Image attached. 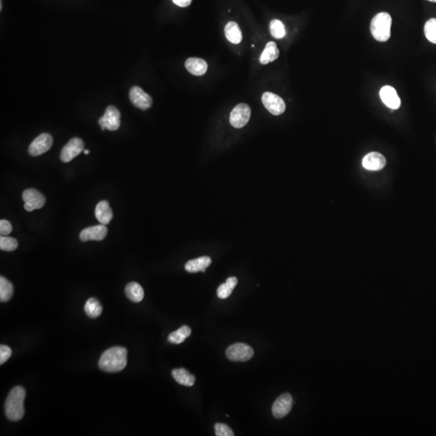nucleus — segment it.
<instances>
[{
  "mask_svg": "<svg viewBox=\"0 0 436 436\" xmlns=\"http://www.w3.org/2000/svg\"><path fill=\"white\" fill-rule=\"evenodd\" d=\"M225 34L228 40L233 44H239L243 39V34L241 29L238 27L237 23L233 21L228 23L225 26Z\"/></svg>",
  "mask_w": 436,
  "mask_h": 436,
  "instance_id": "nucleus-22",
  "label": "nucleus"
},
{
  "mask_svg": "<svg viewBox=\"0 0 436 436\" xmlns=\"http://www.w3.org/2000/svg\"><path fill=\"white\" fill-rule=\"evenodd\" d=\"M185 67L187 72L196 76L203 75L207 72L208 65L204 59L198 58H188L185 62Z\"/></svg>",
  "mask_w": 436,
  "mask_h": 436,
  "instance_id": "nucleus-18",
  "label": "nucleus"
},
{
  "mask_svg": "<svg viewBox=\"0 0 436 436\" xmlns=\"http://www.w3.org/2000/svg\"><path fill=\"white\" fill-rule=\"evenodd\" d=\"M280 55V51H279L277 45L276 43L273 41H270L267 43V45L265 47L264 50L260 56L261 64L266 65L269 63H272L273 61L276 60Z\"/></svg>",
  "mask_w": 436,
  "mask_h": 436,
  "instance_id": "nucleus-21",
  "label": "nucleus"
},
{
  "mask_svg": "<svg viewBox=\"0 0 436 436\" xmlns=\"http://www.w3.org/2000/svg\"><path fill=\"white\" fill-rule=\"evenodd\" d=\"M251 117V109L246 104H240L233 109L229 116V122L233 127L240 129L247 125Z\"/></svg>",
  "mask_w": 436,
  "mask_h": 436,
  "instance_id": "nucleus-6",
  "label": "nucleus"
},
{
  "mask_svg": "<svg viewBox=\"0 0 436 436\" xmlns=\"http://www.w3.org/2000/svg\"><path fill=\"white\" fill-rule=\"evenodd\" d=\"M12 230L11 223L7 220H0V234L1 236H7Z\"/></svg>",
  "mask_w": 436,
  "mask_h": 436,
  "instance_id": "nucleus-32",
  "label": "nucleus"
},
{
  "mask_svg": "<svg viewBox=\"0 0 436 436\" xmlns=\"http://www.w3.org/2000/svg\"><path fill=\"white\" fill-rule=\"evenodd\" d=\"M212 259L209 256H202L198 258L191 259L185 264V270L189 273L198 272H205L207 267L211 265Z\"/></svg>",
  "mask_w": 436,
  "mask_h": 436,
  "instance_id": "nucleus-17",
  "label": "nucleus"
},
{
  "mask_svg": "<svg viewBox=\"0 0 436 436\" xmlns=\"http://www.w3.org/2000/svg\"><path fill=\"white\" fill-rule=\"evenodd\" d=\"M232 291H233V290L230 288V286L227 285L226 283H225V284H221L218 287V290H217V294H218V296L219 298L225 299L231 295Z\"/></svg>",
  "mask_w": 436,
  "mask_h": 436,
  "instance_id": "nucleus-30",
  "label": "nucleus"
},
{
  "mask_svg": "<svg viewBox=\"0 0 436 436\" xmlns=\"http://www.w3.org/2000/svg\"><path fill=\"white\" fill-rule=\"evenodd\" d=\"M13 285L8 280L1 276L0 277V300L1 302H7L11 300L13 296Z\"/></svg>",
  "mask_w": 436,
  "mask_h": 436,
  "instance_id": "nucleus-25",
  "label": "nucleus"
},
{
  "mask_svg": "<svg viewBox=\"0 0 436 436\" xmlns=\"http://www.w3.org/2000/svg\"><path fill=\"white\" fill-rule=\"evenodd\" d=\"M99 124L102 130L116 131L120 128V113L118 109L114 106H109L105 110V115L100 117Z\"/></svg>",
  "mask_w": 436,
  "mask_h": 436,
  "instance_id": "nucleus-5",
  "label": "nucleus"
},
{
  "mask_svg": "<svg viewBox=\"0 0 436 436\" xmlns=\"http://www.w3.org/2000/svg\"><path fill=\"white\" fill-rule=\"evenodd\" d=\"M225 355L229 361L246 362L254 356V350L246 343H237L228 347Z\"/></svg>",
  "mask_w": 436,
  "mask_h": 436,
  "instance_id": "nucleus-4",
  "label": "nucleus"
},
{
  "mask_svg": "<svg viewBox=\"0 0 436 436\" xmlns=\"http://www.w3.org/2000/svg\"><path fill=\"white\" fill-rule=\"evenodd\" d=\"M84 148V143L80 138H72L69 143L63 147L61 152L60 158L63 163H69L73 158L79 155Z\"/></svg>",
  "mask_w": 436,
  "mask_h": 436,
  "instance_id": "nucleus-9",
  "label": "nucleus"
},
{
  "mask_svg": "<svg viewBox=\"0 0 436 436\" xmlns=\"http://www.w3.org/2000/svg\"><path fill=\"white\" fill-rule=\"evenodd\" d=\"M129 99L135 107L142 110H147L153 105L151 97L139 87H132L129 91Z\"/></svg>",
  "mask_w": 436,
  "mask_h": 436,
  "instance_id": "nucleus-12",
  "label": "nucleus"
},
{
  "mask_svg": "<svg viewBox=\"0 0 436 436\" xmlns=\"http://www.w3.org/2000/svg\"><path fill=\"white\" fill-rule=\"evenodd\" d=\"M11 356V349L6 345L0 346V364H3Z\"/></svg>",
  "mask_w": 436,
  "mask_h": 436,
  "instance_id": "nucleus-31",
  "label": "nucleus"
},
{
  "mask_svg": "<svg viewBox=\"0 0 436 436\" xmlns=\"http://www.w3.org/2000/svg\"><path fill=\"white\" fill-rule=\"evenodd\" d=\"M215 434L217 436H233L234 432L227 425L223 423H216L214 425Z\"/></svg>",
  "mask_w": 436,
  "mask_h": 436,
  "instance_id": "nucleus-29",
  "label": "nucleus"
},
{
  "mask_svg": "<svg viewBox=\"0 0 436 436\" xmlns=\"http://www.w3.org/2000/svg\"><path fill=\"white\" fill-rule=\"evenodd\" d=\"M22 198L25 202V209L28 212L41 209L45 204V197L44 195L34 188L25 190L23 192Z\"/></svg>",
  "mask_w": 436,
  "mask_h": 436,
  "instance_id": "nucleus-7",
  "label": "nucleus"
},
{
  "mask_svg": "<svg viewBox=\"0 0 436 436\" xmlns=\"http://www.w3.org/2000/svg\"><path fill=\"white\" fill-rule=\"evenodd\" d=\"M102 305L100 301L94 297L88 299L85 304L84 311L89 318H98L102 314Z\"/></svg>",
  "mask_w": 436,
  "mask_h": 436,
  "instance_id": "nucleus-23",
  "label": "nucleus"
},
{
  "mask_svg": "<svg viewBox=\"0 0 436 436\" xmlns=\"http://www.w3.org/2000/svg\"><path fill=\"white\" fill-rule=\"evenodd\" d=\"M108 234V229L105 225H95L82 229L79 234V239L82 242L87 241L104 240Z\"/></svg>",
  "mask_w": 436,
  "mask_h": 436,
  "instance_id": "nucleus-13",
  "label": "nucleus"
},
{
  "mask_svg": "<svg viewBox=\"0 0 436 436\" xmlns=\"http://www.w3.org/2000/svg\"><path fill=\"white\" fill-rule=\"evenodd\" d=\"M18 247V242L11 237L1 236L0 249L5 252H13Z\"/></svg>",
  "mask_w": 436,
  "mask_h": 436,
  "instance_id": "nucleus-27",
  "label": "nucleus"
},
{
  "mask_svg": "<svg viewBox=\"0 0 436 436\" xmlns=\"http://www.w3.org/2000/svg\"><path fill=\"white\" fill-rule=\"evenodd\" d=\"M424 32L427 40L436 44V19H431L426 23Z\"/></svg>",
  "mask_w": 436,
  "mask_h": 436,
  "instance_id": "nucleus-28",
  "label": "nucleus"
},
{
  "mask_svg": "<svg viewBox=\"0 0 436 436\" xmlns=\"http://www.w3.org/2000/svg\"><path fill=\"white\" fill-rule=\"evenodd\" d=\"M127 365V349L113 347L105 351L100 357L99 367L106 372H119Z\"/></svg>",
  "mask_w": 436,
  "mask_h": 436,
  "instance_id": "nucleus-1",
  "label": "nucleus"
},
{
  "mask_svg": "<svg viewBox=\"0 0 436 436\" xmlns=\"http://www.w3.org/2000/svg\"><path fill=\"white\" fill-rule=\"evenodd\" d=\"M95 215L99 222L102 225H108L113 218L112 210L106 200H102L96 205Z\"/></svg>",
  "mask_w": 436,
  "mask_h": 436,
  "instance_id": "nucleus-16",
  "label": "nucleus"
},
{
  "mask_svg": "<svg viewBox=\"0 0 436 436\" xmlns=\"http://www.w3.org/2000/svg\"><path fill=\"white\" fill-rule=\"evenodd\" d=\"M380 96L383 103L390 109L397 110L400 106V100L396 90L391 86H385L380 91Z\"/></svg>",
  "mask_w": 436,
  "mask_h": 436,
  "instance_id": "nucleus-14",
  "label": "nucleus"
},
{
  "mask_svg": "<svg viewBox=\"0 0 436 436\" xmlns=\"http://www.w3.org/2000/svg\"><path fill=\"white\" fill-rule=\"evenodd\" d=\"M363 167L368 171H380L385 167L386 159L381 154L372 152L363 158Z\"/></svg>",
  "mask_w": 436,
  "mask_h": 436,
  "instance_id": "nucleus-15",
  "label": "nucleus"
},
{
  "mask_svg": "<svg viewBox=\"0 0 436 436\" xmlns=\"http://www.w3.org/2000/svg\"><path fill=\"white\" fill-rule=\"evenodd\" d=\"M172 1L175 4L181 7H188L191 2V0H172Z\"/></svg>",
  "mask_w": 436,
  "mask_h": 436,
  "instance_id": "nucleus-33",
  "label": "nucleus"
},
{
  "mask_svg": "<svg viewBox=\"0 0 436 436\" xmlns=\"http://www.w3.org/2000/svg\"><path fill=\"white\" fill-rule=\"evenodd\" d=\"M26 392L21 386H16L10 391L5 402V414L9 420L20 421L25 415V401Z\"/></svg>",
  "mask_w": 436,
  "mask_h": 436,
  "instance_id": "nucleus-2",
  "label": "nucleus"
},
{
  "mask_svg": "<svg viewBox=\"0 0 436 436\" xmlns=\"http://www.w3.org/2000/svg\"><path fill=\"white\" fill-rule=\"evenodd\" d=\"M270 31L272 36L276 39H281L285 36V26L281 20H272L270 23Z\"/></svg>",
  "mask_w": 436,
  "mask_h": 436,
  "instance_id": "nucleus-26",
  "label": "nucleus"
},
{
  "mask_svg": "<svg viewBox=\"0 0 436 436\" xmlns=\"http://www.w3.org/2000/svg\"><path fill=\"white\" fill-rule=\"evenodd\" d=\"M172 375L176 382L187 387L193 386L196 382L195 376L184 368H176L172 370Z\"/></svg>",
  "mask_w": 436,
  "mask_h": 436,
  "instance_id": "nucleus-19",
  "label": "nucleus"
},
{
  "mask_svg": "<svg viewBox=\"0 0 436 436\" xmlns=\"http://www.w3.org/2000/svg\"><path fill=\"white\" fill-rule=\"evenodd\" d=\"M292 398L290 394H284L275 400L272 410L276 418H282L290 414L292 407Z\"/></svg>",
  "mask_w": 436,
  "mask_h": 436,
  "instance_id": "nucleus-11",
  "label": "nucleus"
},
{
  "mask_svg": "<svg viewBox=\"0 0 436 436\" xmlns=\"http://www.w3.org/2000/svg\"><path fill=\"white\" fill-rule=\"evenodd\" d=\"M191 334V328L187 326H182L180 329L169 334L168 341L170 343H175V344H181L186 338H188Z\"/></svg>",
  "mask_w": 436,
  "mask_h": 436,
  "instance_id": "nucleus-24",
  "label": "nucleus"
},
{
  "mask_svg": "<svg viewBox=\"0 0 436 436\" xmlns=\"http://www.w3.org/2000/svg\"><path fill=\"white\" fill-rule=\"evenodd\" d=\"M125 291L126 296L133 302H141L144 298V290L138 283H129L125 287Z\"/></svg>",
  "mask_w": 436,
  "mask_h": 436,
  "instance_id": "nucleus-20",
  "label": "nucleus"
},
{
  "mask_svg": "<svg viewBox=\"0 0 436 436\" xmlns=\"http://www.w3.org/2000/svg\"><path fill=\"white\" fill-rule=\"evenodd\" d=\"M53 145V138L49 134H42L34 139L29 147V153L32 156L45 154Z\"/></svg>",
  "mask_w": 436,
  "mask_h": 436,
  "instance_id": "nucleus-10",
  "label": "nucleus"
},
{
  "mask_svg": "<svg viewBox=\"0 0 436 436\" xmlns=\"http://www.w3.org/2000/svg\"><path fill=\"white\" fill-rule=\"evenodd\" d=\"M264 107L270 113L275 116H279L285 111V103L281 97L272 92H265L262 96Z\"/></svg>",
  "mask_w": 436,
  "mask_h": 436,
  "instance_id": "nucleus-8",
  "label": "nucleus"
},
{
  "mask_svg": "<svg viewBox=\"0 0 436 436\" xmlns=\"http://www.w3.org/2000/svg\"><path fill=\"white\" fill-rule=\"evenodd\" d=\"M392 18L387 12H381L374 16L371 22V34L376 40L385 42L391 35Z\"/></svg>",
  "mask_w": 436,
  "mask_h": 436,
  "instance_id": "nucleus-3",
  "label": "nucleus"
},
{
  "mask_svg": "<svg viewBox=\"0 0 436 436\" xmlns=\"http://www.w3.org/2000/svg\"><path fill=\"white\" fill-rule=\"evenodd\" d=\"M427 1H430V2H436V0H427Z\"/></svg>",
  "mask_w": 436,
  "mask_h": 436,
  "instance_id": "nucleus-36",
  "label": "nucleus"
},
{
  "mask_svg": "<svg viewBox=\"0 0 436 436\" xmlns=\"http://www.w3.org/2000/svg\"><path fill=\"white\" fill-rule=\"evenodd\" d=\"M90 151L89 150H85L84 154H89Z\"/></svg>",
  "mask_w": 436,
  "mask_h": 436,
  "instance_id": "nucleus-35",
  "label": "nucleus"
},
{
  "mask_svg": "<svg viewBox=\"0 0 436 436\" xmlns=\"http://www.w3.org/2000/svg\"><path fill=\"white\" fill-rule=\"evenodd\" d=\"M225 283L230 286L232 290H234L235 287H236L237 285H238V279L236 277H234V276H232V277H229L226 280V282Z\"/></svg>",
  "mask_w": 436,
  "mask_h": 436,
  "instance_id": "nucleus-34",
  "label": "nucleus"
}]
</instances>
